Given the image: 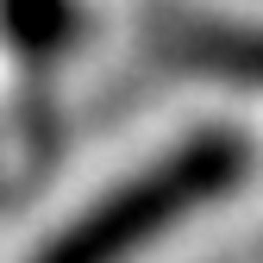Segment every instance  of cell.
Here are the masks:
<instances>
[{
    "instance_id": "cell-2",
    "label": "cell",
    "mask_w": 263,
    "mask_h": 263,
    "mask_svg": "<svg viewBox=\"0 0 263 263\" xmlns=\"http://www.w3.org/2000/svg\"><path fill=\"white\" fill-rule=\"evenodd\" d=\"M163 50L182 69H207V76H226V82L263 88V31L219 25V19H182V25L163 31Z\"/></svg>"
},
{
    "instance_id": "cell-3",
    "label": "cell",
    "mask_w": 263,
    "mask_h": 263,
    "mask_svg": "<svg viewBox=\"0 0 263 263\" xmlns=\"http://www.w3.org/2000/svg\"><path fill=\"white\" fill-rule=\"evenodd\" d=\"M0 13H7V31L31 57H50L76 38V7L69 0H0Z\"/></svg>"
},
{
    "instance_id": "cell-1",
    "label": "cell",
    "mask_w": 263,
    "mask_h": 263,
    "mask_svg": "<svg viewBox=\"0 0 263 263\" xmlns=\"http://www.w3.org/2000/svg\"><path fill=\"white\" fill-rule=\"evenodd\" d=\"M245 170H251V144L238 132H194L176 151H163L151 170L101 194L82 219H69L38 251V263H125L144 245H157L170 226H182L188 213L219 201L226 188H238Z\"/></svg>"
}]
</instances>
